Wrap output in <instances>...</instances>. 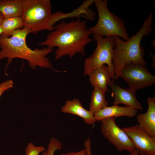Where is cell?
Here are the masks:
<instances>
[{
    "label": "cell",
    "instance_id": "obj_15",
    "mask_svg": "<svg viewBox=\"0 0 155 155\" xmlns=\"http://www.w3.org/2000/svg\"><path fill=\"white\" fill-rule=\"evenodd\" d=\"M0 13L4 18L21 17L23 13L21 0H0Z\"/></svg>",
    "mask_w": 155,
    "mask_h": 155
},
{
    "label": "cell",
    "instance_id": "obj_10",
    "mask_svg": "<svg viewBox=\"0 0 155 155\" xmlns=\"http://www.w3.org/2000/svg\"><path fill=\"white\" fill-rule=\"evenodd\" d=\"M108 86L111 88L114 95V105L123 104L137 110H143V106L136 98L135 91L130 88H122L115 84L113 80L109 82Z\"/></svg>",
    "mask_w": 155,
    "mask_h": 155
},
{
    "label": "cell",
    "instance_id": "obj_22",
    "mask_svg": "<svg viewBox=\"0 0 155 155\" xmlns=\"http://www.w3.org/2000/svg\"><path fill=\"white\" fill-rule=\"evenodd\" d=\"M139 152L138 150L135 149L133 151L130 152L129 155H139Z\"/></svg>",
    "mask_w": 155,
    "mask_h": 155
},
{
    "label": "cell",
    "instance_id": "obj_16",
    "mask_svg": "<svg viewBox=\"0 0 155 155\" xmlns=\"http://www.w3.org/2000/svg\"><path fill=\"white\" fill-rule=\"evenodd\" d=\"M93 87L91 97L89 111L94 115L107 106L108 102L106 99V92L97 87Z\"/></svg>",
    "mask_w": 155,
    "mask_h": 155
},
{
    "label": "cell",
    "instance_id": "obj_9",
    "mask_svg": "<svg viewBox=\"0 0 155 155\" xmlns=\"http://www.w3.org/2000/svg\"><path fill=\"white\" fill-rule=\"evenodd\" d=\"M122 129L139 153L143 155H155V138L150 136L139 124Z\"/></svg>",
    "mask_w": 155,
    "mask_h": 155
},
{
    "label": "cell",
    "instance_id": "obj_19",
    "mask_svg": "<svg viewBox=\"0 0 155 155\" xmlns=\"http://www.w3.org/2000/svg\"><path fill=\"white\" fill-rule=\"evenodd\" d=\"M45 150V148L43 146H36L33 143H30L25 149V155H39L40 153Z\"/></svg>",
    "mask_w": 155,
    "mask_h": 155
},
{
    "label": "cell",
    "instance_id": "obj_23",
    "mask_svg": "<svg viewBox=\"0 0 155 155\" xmlns=\"http://www.w3.org/2000/svg\"><path fill=\"white\" fill-rule=\"evenodd\" d=\"M4 19V18L3 16L0 13V25H1V24Z\"/></svg>",
    "mask_w": 155,
    "mask_h": 155
},
{
    "label": "cell",
    "instance_id": "obj_6",
    "mask_svg": "<svg viewBox=\"0 0 155 155\" xmlns=\"http://www.w3.org/2000/svg\"><path fill=\"white\" fill-rule=\"evenodd\" d=\"M93 37L97 42V45L93 54L84 61V75H87L96 68L106 64L114 77L115 75L112 60L114 49L115 46L114 37L103 38L93 34Z\"/></svg>",
    "mask_w": 155,
    "mask_h": 155
},
{
    "label": "cell",
    "instance_id": "obj_25",
    "mask_svg": "<svg viewBox=\"0 0 155 155\" xmlns=\"http://www.w3.org/2000/svg\"><path fill=\"white\" fill-rule=\"evenodd\" d=\"M154 40H153V41L152 42V43H153V44H151L153 46V47H154Z\"/></svg>",
    "mask_w": 155,
    "mask_h": 155
},
{
    "label": "cell",
    "instance_id": "obj_3",
    "mask_svg": "<svg viewBox=\"0 0 155 155\" xmlns=\"http://www.w3.org/2000/svg\"><path fill=\"white\" fill-rule=\"evenodd\" d=\"M152 18L153 14L151 13L139 31L128 40L124 41L119 37H114L115 46L112 63L115 80L120 77L122 69L129 63L146 65L144 59V49L140 43L143 38L147 36L152 31Z\"/></svg>",
    "mask_w": 155,
    "mask_h": 155
},
{
    "label": "cell",
    "instance_id": "obj_18",
    "mask_svg": "<svg viewBox=\"0 0 155 155\" xmlns=\"http://www.w3.org/2000/svg\"><path fill=\"white\" fill-rule=\"evenodd\" d=\"M62 145L60 141L55 137L50 140L47 149L43 152L42 155H54L55 152L61 149Z\"/></svg>",
    "mask_w": 155,
    "mask_h": 155
},
{
    "label": "cell",
    "instance_id": "obj_26",
    "mask_svg": "<svg viewBox=\"0 0 155 155\" xmlns=\"http://www.w3.org/2000/svg\"><path fill=\"white\" fill-rule=\"evenodd\" d=\"M139 154L140 155H143V154H141V153H139Z\"/></svg>",
    "mask_w": 155,
    "mask_h": 155
},
{
    "label": "cell",
    "instance_id": "obj_20",
    "mask_svg": "<svg viewBox=\"0 0 155 155\" xmlns=\"http://www.w3.org/2000/svg\"><path fill=\"white\" fill-rule=\"evenodd\" d=\"M85 149L75 152H72L67 153H63L61 155H92L91 151L90 141L88 139L84 142Z\"/></svg>",
    "mask_w": 155,
    "mask_h": 155
},
{
    "label": "cell",
    "instance_id": "obj_13",
    "mask_svg": "<svg viewBox=\"0 0 155 155\" xmlns=\"http://www.w3.org/2000/svg\"><path fill=\"white\" fill-rule=\"evenodd\" d=\"M91 85L97 87L105 92L108 91V85L112 79L115 80L109 67L105 65L99 66L88 75Z\"/></svg>",
    "mask_w": 155,
    "mask_h": 155
},
{
    "label": "cell",
    "instance_id": "obj_24",
    "mask_svg": "<svg viewBox=\"0 0 155 155\" xmlns=\"http://www.w3.org/2000/svg\"><path fill=\"white\" fill-rule=\"evenodd\" d=\"M3 33V31L2 29V28L1 26V25H0V36H1Z\"/></svg>",
    "mask_w": 155,
    "mask_h": 155
},
{
    "label": "cell",
    "instance_id": "obj_21",
    "mask_svg": "<svg viewBox=\"0 0 155 155\" xmlns=\"http://www.w3.org/2000/svg\"><path fill=\"white\" fill-rule=\"evenodd\" d=\"M13 82L11 80H9L0 83V98L6 90L13 87Z\"/></svg>",
    "mask_w": 155,
    "mask_h": 155
},
{
    "label": "cell",
    "instance_id": "obj_12",
    "mask_svg": "<svg viewBox=\"0 0 155 155\" xmlns=\"http://www.w3.org/2000/svg\"><path fill=\"white\" fill-rule=\"evenodd\" d=\"M61 111L65 113H69L82 118L87 124L92 125L96 121L94 114L89 110L85 108L80 101L77 98L67 100L61 108Z\"/></svg>",
    "mask_w": 155,
    "mask_h": 155
},
{
    "label": "cell",
    "instance_id": "obj_8",
    "mask_svg": "<svg viewBox=\"0 0 155 155\" xmlns=\"http://www.w3.org/2000/svg\"><path fill=\"white\" fill-rule=\"evenodd\" d=\"M120 77L127 82L130 88L135 91L155 83V77L145 66L132 63L123 67Z\"/></svg>",
    "mask_w": 155,
    "mask_h": 155
},
{
    "label": "cell",
    "instance_id": "obj_5",
    "mask_svg": "<svg viewBox=\"0 0 155 155\" xmlns=\"http://www.w3.org/2000/svg\"><path fill=\"white\" fill-rule=\"evenodd\" d=\"M97 9L98 20L96 24L89 28L93 34L102 37L118 36L125 41L130 37L124 21L110 11L107 0H94Z\"/></svg>",
    "mask_w": 155,
    "mask_h": 155
},
{
    "label": "cell",
    "instance_id": "obj_17",
    "mask_svg": "<svg viewBox=\"0 0 155 155\" xmlns=\"http://www.w3.org/2000/svg\"><path fill=\"white\" fill-rule=\"evenodd\" d=\"M1 26L3 31L2 35L7 37L11 36L15 31L24 27L21 16L4 18Z\"/></svg>",
    "mask_w": 155,
    "mask_h": 155
},
{
    "label": "cell",
    "instance_id": "obj_7",
    "mask_svg": "<svg viewBox=\"0 0 155 155\" xmlns=\"http://www.w3.org/2000/svg\"><path fill=\"white\" fill-rule=\"evenodd\" d=\"M116 118L108 117L100 121L102 133L118 151L127 150L130 152L135 149V146L122 129L116 124Z\"/></svg>",
    "mask_w": 155,
    "mask_h": 155
},
{
    "label": "cell",
    "instance_id": "obj_11",
    "mask_svg": "<svg viewBox=\"0 0 155 155\" xmlns=\"http://www.w3.org/2000/svg\"><path fill=\"white\" fill-rule=\"evenodd\" d=\"M148 108L144 113L138 114L137 122L141 127L150 136L155 138V97L147 99Z\"/></svg>",
    "mask_w": 155,
    "mask_h": 155
},
{
    "label": "cell",
    "instance_id": "obj_14",
    "mask_svg": "<svg viewBox=\"0 0 155 155\" xmlns=\"http://www.w3.org/2000/svg\"><path fill=\"white\" fill-rule=\"evenodd\" d=\"M137 109L129 106L122 107L114 105L104 107L94 114V116L96 121H99L111 117H133L137 115Z\"/></svg>",
    "mask_w": 155,
    "mask_h": 155
},
{
    "label": "cell",
    "instance_id": "obj_2",
    "mask_svg": "<svg viewBox=\"0 0 155 155\" xmlns=\"http://www.w3.org/2000/svg\"><path fill=\"white\" fill-rule=\"evenodd\" d=\"M31 32L29 30L24 27L15 31L10 37L2 34L0 36V60L7 59L6 68L13 59L19 58L28 61L33 69L38 66L56 71L49 59L46 57L53 49L47 47L34 49H30L26 41L27 36Z\"/></svg>",
    "mask_w": 155,
    "mask_h": 155
},
{
    "label": "cell",
    "instance_id": "obj_1",
    "mask_svg": "<svg viewBox=\"0 0 155 155\" xmlns=\"http://www.w3.org/2000/svg\"><path fill=\"white\" fill-rule=\"evenodd\" d=\"M86 23L80 18L67 22L61 21L55 25L54 30L44 40L37 44L52 49L57 47L56 60L65 56L72 58L77 53L83 56L86 54V46L94 40L90 37L92 33L87 28Z\"/></svg>",
    "mask_w": 155,
    "mask_h": 155
},
{
    "label": "cell",
    "instance_id": "obj_4",
    "mask_svg": "<svg viewBox=\"0 0 155 155\" xmlns=\"http://www.w3.org/2000/svg\"><path fill=\"white\" fill-rule=\"evenodd\" d=\"M23 13L21 17L24 27L31 33L46 30L52 31L55 24L67 18L66 13L52 12V6L50 0H21Z\"/></svg>",
    "mask_w": 155,
    "mask_h": 155
}]
</instances>
